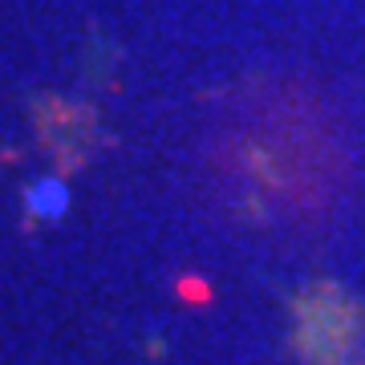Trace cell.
Segmentation results:
<instances>
[{
    "mask_svg": "<svg viewBox=\"0 0 365 365\" xmlns=\"http://www.w3.org/2000/svg\"><path fill=\"white\" fill-rule=\"evenodd\" d=\"M66 207H69L66 182L41 179L37 187H29V211H33L37 220H57V215H66Z\"/></svg>",
    "mask_w": 365,
    "mask_h": 365,
    "instance_id": "6da1fadb",
    "label": "cell"
}]
</instances>
